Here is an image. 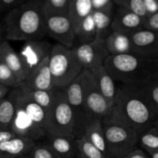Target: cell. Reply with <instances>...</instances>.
<instances>
[{
  "label": "cell",
  "mask_w": 158,
  "mask_h": 158,
  "mask_svg": "<svg viewBox=\"0 0 158 158\" xmlns=\"http://www.w3.org/2000/svg\"><path fill=\"white\" fill-rule=\"evenodd\" d=\"M110 113L135 130L139 136L154 126L158 118L155 110L135 86L123 84L117 86Z\"/></svg>",
  "instance_id": "1"
},
{
  "label": "cell",
  "mask_w": 158,
  "mask_h": 158,
  "mask_svg": "<svg viewBox=\"0 0 158 158\" xmlns=\"http://www.w3.org/2000/svg\"><path fill=\"white\" fill-rule=\"evenodd\" d=\"M41 0H26L20 7L6 14L5 39L11 41L39 40L46 35Z\"/></svg>",
  "instance_id": "2"
},
{
  "label": "cell",
  "mask_w": 158,
  "mask_h": 158,
  "mask_svg": "<svg viewBox=\"0 0 158 158\" xmlns=\"http://www.w3.org/2000/svg\"><path fill=\"white\" fill-rule=\"evenodd\" d=\"M104 66L114 81L127 86H136L158 75V59L134 53L109 56Z\"/></svg>",
  "instance_id": "3"
},
{
  "label": "cell",
  "mask_w": 158,
  "mask_h": 158,
  "mask_svg": "<svg viewBox=\"0 0 158 158\" xmlns=\"http://www.w3.org/2000/svg\"><path fill=\"white\" fill-rule=\"evenodd\" d=\"M109 158H121L136 149L139 134L110 113L102 119Z\"/></svg>",
  "instance_id": "4"
},
{
  "label": "cell",
  "mask_w": 158,
  "mask_h": 158,
  "mask_svg": "<svg viewBox=\"0 0 158 158\" xmlns=\"http://www.w3.org/2000/svg\"><path fill=\"white\" fill-rule=\"evenodd\" d=\"M49 67L56 90H63L83 70L73 49L58 43L52 46Z\"/></svg>",
  "instance_id": "5"
},
{
  "label": "cell",
  "mask_w": 158,
  "mask_h": 158,
  "mask_svg": "<svg viewBox=\"0 0 158 158\" xmlns=\"http://www.w3.org/2000/svg\"><path fill=\"white\" fill-rule=\"evenodd\" d=\"M66 136L76 138V117L63 90H56L55 97L48 112L46 135Z\"/></svg>",
  "instance_id": "6"
},
{
  "label": "cell",
  "mask_w": 158,
  "mask_h": 158,
  "mask_svg": "<svg viewBox=\"0 0 158 158\" xmlns=\"http://www.w3.org/2000/svg\"><path fill=\"white\" fill-rule=\"evenodd\" d=\"M111 109L112 106L100 94L94 78L86 93L83 107L82 118L77 128L76 138L80 137L82 130L86 122L92 120H102L110 113Z\"/></svg>",
  "instance_id": "7"
},
{
  "label": "cell",
  "mask_w": 158,
  "mask_h": 158,
  "mask_svg": "<svg viewBox=\"0 0 158 158\" xmlns=\"http://www.w3.org/2000/svg\"><path fill=\"white\" fill-rule=\"evenodd\" d=\"M93 80L94 77L92 73L89 70H83L81 73L76 77L63 90L68 103L72 106L75 113L76 134L82 118L83 107L86 93Z\"/></svg>",
  "instance_id": "8"
},
{
  "label": "cell",
  "mask_w": 158,
  "mask_h": 158,
  "mask_svg": "<svg viewBox=\"0 0 158 158\" xmlns=\"http://www.w3.org/2000/svg\"><path fill=\"white\" fill-rule=\"evenodd\" d=\"M72 49L83 70H89V72L104 66L106 59L110 56L103 40H95L92 43L80 44Z\"/></svg>",
  "instance_id": "9"
},
{
  "label": "cell",
  "mask_w": 158,
  "mask_h": 158,
  "mask_svg": "<svg viewBox=\"0 0 158 158\" xmlns=\"http://www.w3.org/2000/svg\"><path fill=\"white\" fill-rule=\"evenodd\" d=\"M14 94H15V89H14ZM9 129L17 137L30 139L35 142H39L41 139L45 138L46 136V133L45 132L44 130L31 120L23 106L15 100V113Z\"/></svg>",
  "instance_id": "10"
},
{
  "label": "cell",
  "mask_w": 158,
  "mask_h": 158,
  "mask_svg": "<svg viewBox=\"0 0 158 158\" xmlns=\"http://www.w3.org/2000/svg\"><path fill=\"white\" fill-rule=\"evenodd\" d=\"M46 35L58 42V44L72 49L76 34L70 20L66 15L44 17Z\"/></svg>",
  "instance_id": "11"
},
{
  "label": "cell",
  "mask_w": 158,
  "mask_h": 158,
  "mask_svg": "<svg viewBox=\"0 0 158 158\" xmlns=\"http://www.w3.org/2000/svg\"><path fill=\"white\" fill-rule=\"evenodd\" d=\"M52 46L49 42L42 40L25 42L19 54L24 63L28 75L50 56Z\"/></svg>",
  "instance_id": "12"
},
{
  "label": "cell",
  "mask_w": 158,
  "mask_h": 158,
  "mask_svg": "<svg viewBox=\"0 0 158 158\" xmlns=\"http://www.w3.org/2000/svg\"><path fill=\"white\" fill-rule=\"evenodd\" d=\"M133 53L158 59V32L141 29L131 35Z\"/></svg>",
  "instance_id": "13"
},
{
  "label": "cell",
  "mask_w": 158,
  "mask_h": 158,
  "mask_svg": "<svg viewBox=\"0 0 158 158\" xmlns=\"http://www.w3.org/2000/svg\"><path fill=\"white\" fill-rule=\"evenodd\" d=\"M49 57L45 59L27 76L24 81L17 87L26 89L55 90L49 67Z\"/></svg>",
  "instance_id": "14"
},
{
  "label": "cell",
  "mask_w": 158,
  "mask_h": 158,
  "mask_svg": "<svg viewBox=\"0 0 158 158\" xmlns=\"http://www.w3.org/2000/svg\"><path fill=\"white\" fill-rule=\"evenodd\" d=\"M143 22L144 20L143 19L135 14L116 6L111 29L114 32L131 35L143 29Z\"/></svg>",
  "instance_id": "15"
},
{
  "label": "cell",
  "mask_w": 158,
  "mask_h": 158,
  "mask_svg": "<svg viewBox=\"0 0 158 158\" xmlns=\"http://www.w3.org/2000/svg\"><path fill=\"white\" fill-rule=\"evenodd\" d=\"M0 57L14 74L19 85L23 83L28 73L19 52L14 50L7 40H4L0 45Z\"/></svg>",
  "instance_id": "16"
},
{
  "label": "cell",
  "mask_w": 158,
  "mask_h": 158,
  "mask_svg": "<svg viewBox=\"0 0 158 158\" xmlns=\"http://www.w3.org/2000/svg\"><path fill=\"white\" fill-rule=\"evenodd\" d=\"M45 143L62 158H77V138L66 136L46 135Z\"/></svg>",
  "instance_id": "17"
},
{
  "label": "cell",
  "mask_w": 158,
  "mask_h": 158,
  "mask_svg": "<svg viewBox=\"0 0 158 158\" xmlns=\"http://www.w3.org/2000/svg\"><path fill=\"white\" fill-rule=\"evenodd\" d=\"M36 142L24 137H15L0 143V158H15L27 155Z\"/></svg>",
  "instance_id": "18"
},
{
  "label": "cell",
  "mask_w": 158,
  "mask_h": 158,
  "mask_svg": "<svg viewBox=\"0 0 158 158\" xmlns=\"http://www.w3.org/2000/svg\"><path fill=\"white\" fill-rule=\"evenodd\" d=\"M97 88L111 106L115 101L117 86L104 66L91 71Z\"/></svg>",
  "instance_id": "19"
},
{
  "label": "cell",
  "mask_w": 158,
  "mask_h": 158,
  "mask_svg": "<svg viewBox=\"0 0 158 158\" xmlns=\"http://www.w3.org/2000/svg\"><path fill=\"white\" fill-rule=\"evenodd\" d=\"M85 137L95 148L101 151L106 158H109L107 147L105 140L102 120H92L87 121L82 130L81 137Z\"/></svg>",
  "instance_id": "20"
},
{
  "label": "cell",
  "mask_w": 158,
  "mask_h": 158,
  "mask_svg": "<svg viewBox=\"0 0 158 158\" xmlns=\"http://www.w3.org/2000/svg\"><path fill=\"white\" fill-rule=\"evenodd\" d=\"M15 89V100L23 106L24 110L28 114L31 120L35 122L37 125L43 128L46 133V123H47V113L44 109L29 100L27 97L21 92L18 87Z\"/></svg>",
  "instance_id": "21"
},
{
  "label": "cell",
  "mask_w": 158,
  "mask_h": 158,
  "mask_svg": "<svg viewBox=\"0 0 158 158\" xmlns=\"http://www.w3.org/2000/svg\"><path fill=\"white\" fill-rule=\"evenodd\" d=\"M105 46L110 56L133 53L131 35L112 31L104 40Z\"/></svg>",
  "instance_id": "22"
},
{
  "label": "cell",
  "mask_w": 158,
  "mask_h": 158,
  "mask_svg": "<svg viewBox=\"0 0 158 158\" xmlns=\"http://www.w3.org/2000/svg\"><path fill=\"white\" fill-rule=\"evenodd\" d=\"M92 13L91 0H69L67 16L72 23L75 34L81 23Z\"/></svg>",
  "instance_id": "23"
},
{
  "label": "cell",
  "mask_w": 158,
  "mask_h": 158,
  "mask_svg": "<svg viewBox=\"0 0 158 158\" xmlns=\"http://www.w3.org/2000/svg\"><path fill=\"white\" fill-rule=\"evenodd\" d=\"M115 8L106 11L93 12L92 17L96 29V40L104 41L112 32L111 25L114 19Z\"/></svg>",
  "instance_id": "24"
},
{
  "label": "cell",
  "mask_w": 158,
  "mask_h": 158,
  "mask_svg": "<svg viewBox=\"0 0 158 158\" xmlns=\"http://www.w3.org/2000/svg\"><path fill=\"white\" fill-rule=\"evenodd\" d=\"M15 113V94L12 88L0 101V131L9 129Z\"/></svg>",
  "instance_id": "25"
},
{
  "label": "cell",
  "mask_w": 158,
  "mask_h": 158,
  "mask_svg": "<svg viewBox=\"0 0 158 158\" xmlns=\"http://www.w3.org/2000/svg\"><path fill=\"white\" fill-rule=\"evenodd\" d=\"M134 86L138 89L158 114V75Z\"/></svg>",
  "instance_id": "26"
},
{
  "label": "cell",
  "mask_w": 158,
  "mask_h": 158,
  "mask_svg": "<svg viewBox=\"0 0 158 158\" xmlns=\"http://www.w3.org/2000/svg\"><path fill=\"white\" fill-rule=\"evenodd\" d=\"M18 88L29 100L44 109L48 114V112L53 103L56 89L55 90H38V89H26L20 87Z\"/></svg>",
  "instance_id": "27"
},
{
  "label": "cell",
  "mask_w": 158,
  "mask_h": 158,
  "mask_svg": "<svg viewBox=\"0 0 158 158\" xmlns=\"http://www.w3.org/2000/svg\"><path fill=\"white\" fill-rule=\"evenodd\" d=\"M69 0H41V11L44 17L66 15Z\"/></svg>",
  "instance_id": "28"
},
{
  "label": "cell",
  "mask_w": 158,
  "mask_h": 158,
  "mask_svg": "<svg viewBox=\"0 0 158 158\" xmlns=\"http://www.w3.org/2000/svg\"><path fill=\"white\" fill-rule=\"evenodd\" d=\"M76 39L80 44L90 43L96 40V29L92 15L88 16L76 32Z\"/></svg>",
  "instance_id": "29"
},
{
  "label": "cell",
  "mask_w": 158,
  "mask_h": 158,
  "mask_svg": "<svg viewBox=\"0 0 158 158\" xmlns=\"http://www.w3.org/2000/svg\"><path fill=\"white\" fill-rule=\"evenodd\" d=\"M138 143L148 154L158 152V130L153 126L143 131L139 136Z\"/></svg>",
  "instance_id": "30"
},
{
  "label": "cell",
  "mask_w": 158,
  "mask_h": 158,
  "mask_svg": "<svg viewBox=\"0 0 158 158\" xmlns=\"http://www.w3.org/2000/svg\"><path fill=\"white\" fill-rule=\"evenodd\" d=\"M77 158H106L104 154L88 141L85 137L77 139Z\"/></svg>",
  "instance_id": "31"
},
{
  "label": "cell",
  "mask_w": 158,
  "mask_h": 158,
  "mask_svg": "<svg viewBox=\"0 0 158 158\" xmlns=\"http://www.w3.org/2000/svg\"><path fill=\"white\" fill-rule=\"evenodd\" d=\"M114 2L117 7L123 8L140 17L143 20L148 17L143 0H114Z\"/></svg>",
  "instance_id": "32"
},
{
  "label": "cell",
  "mask_w": 158,
  "mask_h": 158,
  "mask_svg": "<svg viewBox=\"0 0 158 158\" xmlns=\"http://www.w3.org/2000/svg\"><path fill=\"white\" fill-rule=\"evenodd\" d=\"M29 156L31 158H62L45 142H36Z\"/></svg>",
  "instance_id": "33"
},
{
  "label": "cell",
  "mask_w": 158,
  "mask_h": 158,
  "mask_svg": "<svg viewBox=\"0 0 158 158\" xmlns=\"http://www.w3.org/2000/svg\"><path fill=\"white\" fill-rule=\"evenodd\" d=\"M0 84L9 88H16L19 86L15 76L7 65L0 57Z\"/></svg>",
  "instance_id": "34"
},
{
  "label": "cell",
  "mask_w": 158,
  "mask_h": 158,
  "mask_svg": "<svg viewBox=\"0 0 158 158\" xmlns=\"http://www.w3.org/2000/svg\"><path fill=\"white\" fill-rule=\"evenodd\" d=\"M26 0H0V13H9L20 7Z\"/></svg>",
  "instance_id": "35"
},
{
  "label": "cell",
  "mask_w": 158,
  "mask_h": 158,
  "mask_svg": "<svg viewBox=\"0 0 158 158\" xmlns=\"http://www.w3.org/2000/svg\"><path fill=\"white\" fill-rule=\"evenodd\" d=\"M93 12L106 11L116 7L114 0H91Z\"/></svg>",
  "instance_id": "36"
},
{
  "label": "cell",
  "mask_w": 158,
  "mask_h": 158,
  "mask_svg": "<svg viewBox=\"0 0 158 158\" xmlns=\"http://www.w3.org/2000/svg\"><path fill=\"white\" fill-rule=\"evenodd\" d=\"M143 29L158 32V12L148 16L144 20Z\"/></svg>",
  "instance_id": "37"
},
{
  "label": "cell",
  "mask_w": 158,
  "mask_h": 158,
  "mask_svg": "<svg viewBox=\"0 0 158 158\" xmlns=\"http://www.w3.org/2000/svg\"><path fill=\"white\" fill-rule=\"evenodd\" d=\"M148 16L158 12V0H143Z\"/></svg>",
  "instance_id": "38"
},
{
  "label": "cell",
  "mask_w": 158,
  "mask_h": 158,
  "mask_svg": "<svg viewBox=\"0 0 158 158\" xmlns=\"http://www.w3.org/2000/svg\"><path fill=\"white\" fill-rule=\"evenodd\" d=\"M121 158H150V157L141 149L136 148Z\"/></svg>",
  "instance_id": "39"
},
{
  "label": "cell",
  "mask_w": 158,
  "mask_h": 158,
  "mask_svg": "<svg viewBox=\"0 0 158 158\" xmlns=\"http://www.w3.org/2000/svg\"><path fill=\"white\" fill-rule=\"evenodd\" d=\"M15 137H17V136L10 129L0 131V143L10 140V139L14 138Z\"/></svg>",
  "instance_id": "40"
},
{
  "label": "cell",
  "mask_w": 158,
  "mask_h": 158,
  "mask_svg": "<svg viewBox=\"0 0 158 158\" xmlns=\"http://www.w3.org/2000/svg\"><path fill=\"white\" fill-rule=\"evenodd\" d=\"M9 89H10V88L6 87V86H3V85L0 84V101L8 95V94H9V91H10Z\"/></svg>",
  "instance_id": "41"
},
{
  "label": "cell",
  "mask_w": 158,
  "mask_h": 158,
  "mask_svg": "<svg viewBox=\"0 0 158 158\" xmlns=\"http://www.w3.org/2000/svg\"><path fill=\"white\" fill-rule=\"evenodd\" d=\"M5 40V31L3 24L0 23V45L2 43V42Z\"/></svg>",
  "instance_id": "42"
},
{
  "label": "cell",
  "mask_w": 158,
  "mask_h": 158,
  "mask_svg": "<svg viewBox=\"0 0 158 158\" xmlns=\"http://www.w3.org/2000/svg\"><path fill=\"white\" fill-rule=\"evenodd\" d=\"M150 158H158V152H154L151 153V154H148Z\"/></svg>",
  "instance_id": "43"
},
{
  "label": "cell",
  "mask_w": 158,
  "mask_h": 158,
  "mask_svg": "<svg viewBox=\"0 0 158 158\" xmlns=\"http://www.w3.org/2000/svg\"><path fill=\"white\" fill-rule=\"evenodd\" d=\"M15 158H31L29 156V154H27V155H24V156H20V157H15Z\"/></svg>",
  "instance_id": "44"
},
{
  "label": "cell",
  "mask_w": 158,
  "mask_h": 158,
  "mask_svg": "<svg viewBox=\"0 0 158 158\" xmlns=\"http://www.w3.org/2000/svg\"><path fill=\"white\" fill-rule=\"evenodd\" d=\"M154 126L155 127L157 128V129L158 130V118L157 119V120H156V121H155V123H154Z\"/></svg>",
  "instance_id": "45"
}]
</instances>
